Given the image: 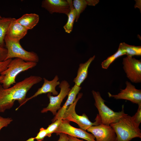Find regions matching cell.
Instances as JSON below:
<instances>
[{
  "mask_svg": "<svg viewBox=\"0 0 141 141\" xmlns=\"http://www.w3.org/2000/svg\"><path fill=\"white\" fill-rule=\"evenodd\" d=\"M42 80V78L40 76L32 75L7 89L3 88L0 84V112L4 113L6 110L11 108L15 101H17L20 104L16 109L17 110L23 105L28 91Z\"/></svg>",
  "mask_w": 141,
  "mask_h": 141,
  "instance_id": "6da1fadb",
  "label": "cell"
},
{
  "mask_svg": "<svg viewBox=\"0 0 141 141\" xmlns=\"http://www.w3.org/2000/svg\"><path fill=\"white\" fill-rule=\"evenodd\" d=\"M139 125L134 122L132 116L127 114L110 125L116 133L115 141H130L136 138H141Z\"/></svg>",
  "mask_w": 141,
  "mask_h": 141,
  "instance_id": "7a4b0ae2",
  "label": "cell"
},
{
  "mask_svg": "<svg viewBox=\"0 0 141 141\" xmlns=\"http://www.w3.org/2000/svg\"><path fill=\"white\" fill-rule=\"evenodd\" d=\"M37 64V63L26 62L18 58L12 59L7 68L0 74L4 75L3 79L0 81V84L4 89L10 87L11 85L16 83L15 79L18 74L34 67Z\"/></svg>",
  "mask_w": 141,
  "mask_h": 141,
  "instance_id": "3957f363",
  "label": "cell"
},
{
  "mask_svg": "<svg viewBox=\"0 0 141 141\" xmlns=\"http://www.w3.org/2000/svg\"><path fill=\"white\" fill-rule=\"evenodd\" d=\"M92 93L95 101V105L98 109L101 124L109 125L115 123L127 114L125 113L124 106L121 111L115 112L111 109L105 103V101L102 98L100 92L92 90Z\"/></svg>",
  "mask_w": 141,
  "mask_h": 141,
  "instance_id": "277c9868",
  "label": "cell"
},
{
  "mask_svg": "<svg viewBox=\"0 0 141 141\" xmlns=\"http://www.w3.org/2000/svg\"><path fill=\"white\" fill-rule=\"evenodd\" d=\"M83 95L82 93H78L77 98L73 103L70 105L65 111L63 116V120L74 122L77 124L81 128L86 131L92 126H96L101 124L100 118L97 114L95 119V121L92 122L85 113L82 115L77 114L75 111V107L78 100Z\"/></svg>",
  "mask_w": 141,
  "mask_h": 141,
  "instance_id": "5b68a950",
  "label": "cell"
},
{
  "mask_svg": "<svg viewBox=\"0 0 141 141\" xmlns=\"http://www.w3.org/2000/svg\"><path fill=\"white\" fill-rule=\"evenodd\" d=\"M4 42L8 53L6 60L13 58H18L26 62H38L39 57L36 53L25 50L21 45L20 41L11 40L6 36Z\"/></svg>",
  "mask_w": 141,
  "mask_h": 141,
  "instance_id": "8992f818",
  "label": "cell"
},
{
  "mask_svg": "<svg viewBox=\"0 0 141 141\" xmlns=\"http://www.w3.org/2000/svg\"><path fill=\"white\" fill-rule=\"evenodd\" d=\"M70 86L69 84L67 81L63 80L59 85V87L60 90V93L57 95L53 96L51 93H48L47 96L49 99V103L46 107L42 110L41 113H44L50 111L55 115L57 111L61 108V105L63 100L68 95L70 90Z\"/></svg>",
  "mask_w": 141,
  "mask_h": 141,
  "instance_id": "52a82bcc",
  "label": "cell"
},
{
  "mask_svg": "<svg viewBox=\"0 0 141 141\" xmlns=\"http://www.w3.org/2000/svg\"><path fill=\"white\" fill-rule=\"evenodd\" d=\"M122 64L127 78L133 83H141V60L127 56L123 58Z\"/></svg>",
  "mask_w": 141,
  "mask_h": 141,
  "instance_id": "ba28073f",
  "label": "cell"
},
{
  "mask_svg": "<svg viewBox=\"0 0 141 141\" xmlns=\"http://www.w3.org/2000/svg\"><path fill=\"white\" fill-rule=\"evenodd\" d=\"M54 133L57 135L60 133H63L73 137L82 138L87 141H96L92 134L81 128L72 126L70 124V121L66 120H63L62 123Z\"/></svg>",
  "mask_w": 141,
  "mask_h": 141,
  "instance_id": "9c48e42d",
  "label": "cell"
},
{
  "mask_svg": "<svg viewBox=\"0 0 141 141\" xmlns=\"http://www.w3.org/2000/svg\"><path fill=\"white\" fill-rule=\"evenodd\" d=\"M126 88L120 89V92L116 95H112L109 92L108 93L109 97L116 99H123L130 101L138 105L141 103V90L136 89L134 86L127 81L125 82Z\"/></svg>",
  "mask_w": 141,
  "mask_h": 141,
  "instance_id": "30bf717a",
  "label": "cell"
},
{
  "mask_svg": "<svg viewBox=\"0 0 141 141\" xmlns=\"http://www.w3.org/2000/svg\"><path fill=\"white\" fill-rule=\"evenodd\" d=\"M87 130L93 135L96 141H115L116 138V133L110 125L101 124L91 126Z\"/></svg>",
  "mask_w": 141,
  "mask_h": 141,
  "instance_id": "8fae6325",
  "label": "cell"
},
{
  "mask_svg": "<svg viewBox=\"0 0 141 141\" xmlns=\"http://www.w3.org/2000/svg\"><path fill=\"white\" fill-rule=\"evenodd\" d=\"M41 7L51 14L57 13L67 15L70 11L69 4L65 0H43Z\"/></svg>",
  "mask_w": 141,
  "mask_h": 141,
  "instance_id": "7c38bea8",
  "label": "cell"
},
{
  "mask_svg": "<svg viewBox=\"0 0 141 141\" xmlns=\"http://www.w3.org/2000/svg\"><path fill=\"white\" fill-rule=\"evenodd\" d=\"M43 79L44 82L42 87L39 88L33 95L30 97L26 98L23 105L29 100L41 94L51 93L54 96H56L58 94L56 89V86L60 83L58 81L59 78L57 75H56L51 80L49 81L45 78H44Z\"/></svg>",
  "mask_w": 141,
  "mask_h": 141,
  "instance_id": "4fadbf2b",
  "label": "cell"
},
{
  "mask_svg": "<svg viewBox=\"0 0 141 141\" xmlns=\"http://www.w3.org/2000/svg\"><path fill=\"white\" fill-rule=\"evenodd\" d=\"M28 30L14 18L9 27L5 36L11 40L20 41L26 34Z\"/></svg>",
  "mask_w": 141,
  "mask_h": 141,
  "instance_id": "5bb4252c",
  "label": "cell"
},
{
  "mask_svg": "<svg viewBox=\"0 0 141 141\" xmlns=\"http://www.w3.org/2000/svg\"><path fill=\"white\" fill-rule=\"evenodd\" d=\"M81 89V87L75 84L69 92L67 99L62 107H61L57 113L52 121L53 122L58 119L62 117L66 110L68 107L72 104L76 99L77 95Z\"/></svg>",
  "mask_w": 141,
  "mask_h": 141,
  "instance_id": "9a60e30c",
  "label": "cell"
},
{
  "mask_svg": "<svg viewBox=\"0 0 141 141\" xmlns=\"http://www.w3.org/2000/svg\"><path fill=\"white\" fill-rule=\"evenodd\" d=\"M95 57V55H94L90 58L84 63H81L79 64L77 75L73 80L75 84L80 86V85L87 77L89 68Z\"/></svg>",
  "mask_w": 141,
  "mask_h": 141,
  "instance_id": "2e32d148",
  "label": "cell"
},
{
  "mask_svg": "<svg viewBox=\"0 0 141 141\" xmlns=\"http://www.w3.org/2000/svg\"><path fill=\"white\" fill-rule=\"evenodd\" d=\"M39 15L35 13L25 14L16 21L27 30L33 29L38 23Z\"/></svg>",
  "mask_w": 141,
  "mask_h": 141,
  "instance_id": "e0dca14e",
  "label": "cell"
},
{
  "mask_svg": "<svg viewBox=\"0 0 141 141\" xmlns=\"http://www.w3.org/2000/svg\"><path fill=\"white\" fill-rule=\"evenodd\" d=\"M14 18L3 17L0 18V47H5L4 38Z\"/></svg>",
  "mask_w": 141,
  "mask_h": 141,
  "instance_id": "ac0fdd59",
  "label": "cell"
},
{
  "mask_svg": "<svg viewBox=\"0 0 141 141\" xmlns=\"http://www.w3.org/2000/svg\"><path fill=\"white\" fill-rule=\"evenodd\" d=\"M69 5L70 11L67 15L68 20L66 24L64 26L63 28L65 32L68 33L72 31L74 21L76 17V12L73 5V1L71 0H67Z\"/></svg>",
  "mask_w": 141,
  "mask_h": 141,
  "instance_id": "d6986e66",
  "label": "cell"
},
{
  "mask_svg": "<svg viewBox=\"0 0 141 141\" xmlns=\"http://www.w3.org/2000/svg\"><path fill=\"white\" fill-rule=\"evenodd\" d=\"M119 45L125 50L127 56L141 55V46L130 45L124 42L121 43Z\"/></svg>",
  "mask_w": 141,
  "mask_h": 141,
  "instance_id": "ffe728a7",
  "label": "cell"
},
{
  "mask_svg": "<svg viewBox=\"0 0 141 141\" xmlns=\"http://www.w3.org/2000/svg\"><path fill=\"white\" fill-rule=\"evenodd\" d=\"M126 55L125 50L119 45L118 50L113 55L108 57L102 62L101 65L102 68L107 69L110 64L119 57Z\"/></svg>",
  "mask_w": 141,
  "mask_h": 141,
  "instance_id": "44dd1931",
  "label": "cell"
},
{
  "mask_svg": "<svg viewBox=\"0 0 141 141\" xmlns=\"http://www.w3.org/2000/svg\"><path fill=\"white\" fill-rule=\"evenodd\" d=\"M73 5L76 12L75 21L77 22L80 14L85 10L88 5L87 0H74Z\"/></svg>",
  "mask_w": 141,
  "mask_h": 141,
  "instance_id": "7402d4cb",
  "label": "cell"
},
{
  "mask_svg": "<svg viewBox=\"0 0 141 141\" xmlns=\"http://www.w3.org/2000/svg\"><path fill=\"white\" fill-rule=\"evenodd\" d=\"M63 120V117L60 118L49 125L46 128L47 133V136L50 137L51 136L52 134L54 133L61 125Z\"/></svg>",
  "mask_w": 141,
  "mask_h": 141,
  "instance_id": "603a6c76",
  "label": "cell"
},
{
  "mask_svg": "<svg viewBox=\"0 0 141 141\" xmlns=\"http://www.w3.org/2000/svg\"><path fill=\"white\" fill-rule=\"evenodd\" d=\"M47 133L46 129L43 127L40 128L39 131L37 134L36 136L34 138L37 141H43L45 137L47 136Z\"/></svg>",
  "mask_w": 141,
  "mask_h": 141,
  "instance_id": "cb8c5ba5",
  "label": "cell"
},
{
  "mask_svg": "<svg viewBox=\"0 0 141 141\" xmlns=\"http://www.w3.org/2000/svg\"><path fill=\"white\" fill-rule=\"evenodd\" d=\"M134 122L140 125L141 122V103L138 104V108L136 113L132 116Z\"/></svg>",
  "mask_w": 141,
  "mask_h": 141,
  "instance_id": "d4e9b609",
  "label": "cell"
},
{
  "mask_svg": "<svg viewBox=\"0 0 141 141\" xmlns=\"http://www.w3.org/2000/svg\"><path fill=\"white\" fill-rule=\"evenodd\" d=\"M12 121L11 118H5L0 116V131L2 128L7 126Z\"/></svg>",
  "mask_w": 141,
  "mask_h": 141,
  "instance_id": "484cf974",
  "label": "cell"
},
{
  "mask_svg": "<svg viewBox=\"0 0 141 141\" xmlns=\"http://www.w3.org/2000/svg\"><path fill=\"white\" fill-rule=\"evenodd\" d=\"M7 53V50L6 48L0 47V62L6 60Z\"/></svg>",
  "mask_w": 141,
  "mask_h": 141,
  "instance_id": "4316f807",
  "label": "cell"
},
{
  "mask_svg": "<svg viewBox=\"0 0 141 141\" xmlns=\"http://www.w3.org/2000/svg\"><path fill=\"white\" fill-rule=\"evenodd\" d=\"M12 60V59H9L0 62V74L7 68L8 66Z\"/></svg>",
  "mask_w": 141,
  "mask_h": 141,
  "instance_id": "83f0119b",
  "label": "cell"
},
{
  "mask_svg": "<svg viewBox=\"0 0 141 141\" xmlns=\"http://www.w3.org/2000/svg\"><path fill=\"white\" fill-rule=\"evenodd\" d=\"M59 139L57 141H68V137L67 134L63 133H60Z\"/></svg>",
  "mask_w": 141,
  "mask_h": 141,
  "instance_id": "f1b7e54d",
  "label": "cell"
},
{
  "mask_svg": "<svg viewBox=\"0 0 141 141\" xmlns=\"http://www.w3.org/2000/svg\"><path fill=\"white\" fill-rule=\"evenodd\" d=\"M88 5L91 6H95L99 2L98 0H87Z\"/></svg>",
  "mask_w": 141,
  "mask_h": 141,
  "instance_id": "f546056e",
  "label": "cell"
},
{
  "mask_svg": "<svg viewBox=\"0 0 141 141\" xmlns=\"http://www.w3.org/2000/svg\"><path fill=\"white\" fill-rule=\"evenodd\" d=\"M68 141H85L82 140H80L77 138L68 135Z\"/></svg>",
  "mask_w": 141,
  "mask_h": 141,
  "instance_id": "4dcf8cb0",
  "label": "cell"
},
{
  "mask_svg": "<svg viewBox=\"0 0 141 141\" xmlns=\"http://www.w3.org/2000/svg\"><path fill=\"white\" fill-rule=\"evenodd\" d=\"M4 77V75H0V81L3 79Z\"/></svg>",
  "mask_w": 141,
  "mask_h": 141,
  "instance_id": "1f68e13d",
  "label": "cell"
},
{
  "mask_svg": "<svg viewBox=\"0 0 141 141\" xmlns=\"http://www.w3.org/2000/svg\"><path fill=\"white\" fill-rule=\"evenodd\" d=\"M2 17L1 16V15L0 14V18H1Z\"/></svg>",
  "mask_w": 141,
  "mask_h": 141,
  "instance_id": "d6a6232c",
  "label": "cell"
}]
</instances>
